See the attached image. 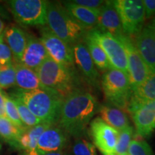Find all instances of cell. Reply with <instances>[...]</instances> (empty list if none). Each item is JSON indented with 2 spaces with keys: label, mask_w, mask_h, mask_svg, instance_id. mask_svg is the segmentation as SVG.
Instances as JSON below:
<instances>
[{
  "label": "cell",
  "mask_w": 155,
  "mask_h": 155,
  "mask_svg": "<svg viewBox=\"0 0 155 155\" xmlns=\"http://www.w3.org/2000/svg\"><path fill=\"white\" fill-rule=\"evenodd\" d=\"M1 150H2V144H0V151H1Z\"/></svg>",
  "instance_id": "42"
},
{
  "label": "cell",
  "mask_w": 155,
  "mask_h": 155,
  "mask_svg": "<svg viewBox=\"0 0 155 155\" xmlns=\"http://www.w3.org/2000/svg\"><path fill=\"white\" fill-rule=\"evenodd\" d=\"M68 134L58 124L50 125L39 138L37 147L38 154L61 152L66 147Z\"/></svg>",
  "instance_id": "13"
},
{
  "label": "cell",
  "mask_w": 155,
  "mask_h": 155,
  "mask_svg": "<svg viewBox=\"0 0 155 155\" xmlns=\"http://www.w3.org/2000/svg\"><path fill=\"white\" fill-rule=\"evenodd\" d=\"M48 57L47 50L40 39L27 33V45L19 63L36 71Z\"/></svg>",
  "instance_id": "16"
},
{
  "label": "cell",
  "mask_w": 155,
  "mask_h": 155,
  "mask_svg": "<svg viewBox=\"0 0 155 155\" xmlns=\"http://www.w3.org/2000/svg\"><path fill=\"white\" fill-rule=\"evenodd\" d=\"M101 85L109 105L127 110L131 95L128 74L111 68L104 73L101 79Z\"/></svg>",
  "instance_id": "5"
},
{
  "label": "cell",
  "mask_w": 155,
  "mask_h": 155,
  "mask_svg": "<svg viewBox=\"0 0 155 155\" xmlns=\"http://www.w3.org/2000/svg\"><path fill=\"white\" fill-rule=\"evenodd\" d=\"M50 125L53 124L40 123L35 127L27 128L19 136L14 147L17 150H25L28 155H39L37 152L39 138Z\"/></svg>",
  "instance_id": "20"
},
{
  "label": "cell",
  "mask_w": 155,
  "mask_h": 155,
  "mask_svg": "<svg viewBox=\"0 0 155 155\" xmlns=\"http://www.w3.org/2000/svg\"><path fill=\"white\" fill-rule=\"evenodd\" d=\"M146 19L155 17V0H142Z\"/></svg>",
  "instance_id": "34"
},
{
  "label": "cell",
  "mask_w": 155,
  "mask_h": 155,
  "mask_svg": "<svg viewBox=\"0 0 155 155\" xmlns=\"http://www.w3.org/2000/svg\"><path fill=\"white\" fill-rule=\"evenodd\" d=\"M39 155H67L66 154L61 152H48V153H42L39 154Z\"/></svg>",
  "instance_id": "37"
},
{
  "label": "cell",
  "mask_w": 155,
  "mask_h": 155,
  "mask_svg": "<svg viewBox=\"0 0 155 155\" xmlns=\"http://www.w3.org/2000/svg\"><path fill=\"white\" fill-rule=\"evenodd\" d=\"M73 154L74 155H98L96 147L90 141L80 138L77 139L73 145Z\"/></svg>",
  "instance_id": "30"
},
{
  "label": "cell",
  "mask_w": 155,
  "mask_h": 155,
  "mask_svg": "<svg viewBox=\"0 0 155 155\" xmlns=\"http://www.w3.org/2000/svg\"><path fill=\"white\" fill-rule=\"evenodd\" d=\"M63 5L68 12L88 31L97 28L98 15L99 10L86 8L75 5L71 1L63 2Z\"/></svg>",
  "instance_id": "22"
},
{
  "label": "cell",
  "mask_w": 155,
  "mask_h": 155,
  "mask_svg": "<svg viewBox=\"0 0 155 155\" xmlns=\"http://www.w3.org/2000/svg\"><path fill=\"white\" fill-rule=\"evenodd\" d=\"M40 39L51 59L63 66L76 70L73 59V45L56 36L47 26L40 29Z\"/></svg>",
  "instance_id": "10"
},
{
  "label": "cell",
  "mask_w": 155,
  "mask_h": 155,
  "mask_svg": "<svg viewBox=\"0 0 155 155\" xmlns=\"http://www.w3.org/2000/svg\"><path fill=\"white\" fill-rule=\"evenodd\" d=\"M5 24H4L3 21L1 19H0V36L3 35V33H4V31H5Z\"/></svg>",
  "instance_id": "38"
},
{
  "label": "cell",
  "mask_w": 155,
  "mask_h": 155,
  "mask_svg": "<svg viewBox=\"0 0 155 155\" xmlns=\"http://www.w3.org/2000/svg\"><path fill=\"white\" fill-rule=\"evenodd\" d=\"M15 20L28 26L44 27L47 22L48 2L45 0H12L7 2Z\"/></svg>",
  "instance_id": "7"
},
{
  "label": "cell",
  "mask_w": 155,
  "mask_h": 155,
  "mask_svg": "<svg viewBox=\"0 0 155 155\" xmlns=\"http://www.w3.org/2000/svg\"><path fill=\"white\" fill-rule=\"evenodd\" d=\"M75 66L79 70L86 82L93 87H98L100 75L84 42L73 45Z\"/></svg>",
  "instance_id": "12"
},
{
  "label": "cell",
  "mask_w": 155,
  "mask_h": 155,
  "mask_svg": "<svg viewBox=\"0 0 155 155\" xmlns=\"http://www.w3.org/2000/svg\"><path fill=\"white\" fill-rule=\"evenodd\" d=\"M13 56L7 43L4 41L3 35L0 36V66L13 63Z\"/></svg>",
  "instance_id": "32"
},
{
  "label": "cell",
  "mask_w": 155,
  "mask_h": 155,
  "mask_svg": "<svg viewBox=\"0 0 155 155\" xmlns=\"http://www.w3.org/2000/svg\"><path fill=\"white\" fill-rule=\"evenodd\" d=\"M10 96V95H9ZM13 98L15 106L17 108L18 114L20 119L25 127L30 128L35 126L42 123L40 119H38L30 111V109L27 107V106L23 103L22 101L15 96H10Z\"/></svg>",
  "instance_id": "26"
},
{
  "label": "cell",
  "mask_w": 155,
  "mask_h": 155,
  "mask_svg": "<svg viewBox=\"0 0 155 155\" xmlns=\"http://www.w3.org/2000/svg\"><path fill=\"white\" fill-rule=\"evenodd\" d=\"M124 33L134 38L142 30L146 20L142 0H114Z\"/></svg>",
  "instance_id": "6"
},
{
  "label": "cell",
  "mask_w": 155,
  "mask_h": 155,
  "mask_svg": "<svg viewBox=\"0 0 155 155\" xmlns=\"http://www.w3.org/2000/svg\"><path fill=\"white\" fill-rule=\"evenodd\" d=\"M124 48L127 58L128 75L131 93L154 73L147 65L136 48L133 38L123 35L117 38Z\"/></svg>",
  "instance_id": "8"
},
{
  "label": "cell",
  "mask_w": 155,
  "mask_h": 155,
  "mask_svg": "<svg viewBox=\"0 0 155 155\" xmlns=\"http://www.w3.org/2000/svg\"><path fill=\"white\" fill-rule=\"evenodd\" d=\"M46 25L53 34L71 45L83 41L88 32L68 12L63 4L55 2H48Z\"/></svg>",
  "instance_id": "3"
},
{
  "label": "cell",
  "mask_w": 155,
  "mask_h": 155,
  "mask_svg": "<svg viewBox=\"0 0 155 155\" xmlns=\"http://www.w3.org/2000/svg\"><path fill=\"white\" fill-rule=\"evenodd\" d=\"M100 118L105 123L117 131H121L129 126V120L124 110L111 105H102L98 108Z\"/></svg>",
  "instance_id": "23"
},
{
  "label": "cell",
  "mask_w": 155,
  "mask_h": 155,
  "mask_svg": "<svg viewBox=\"0 0 155 155\" xmlns=\"http://www.w3.org/2000/svg\"><path fill=\"white\" fill-rule=\"evenodd\" d=\"M87 35L102 48L112 68L119 70L128 74L127 54L123 45L117 38L110 34L101 32L96 28L89 30Z\"/></svg>",
  "instance_id": "9"
},
{
  "label": "cell",
  "mask_w": 155,
  "mask_h": 155,
  "mask_svg": "<svg viewBox=\"0 0 155 155\" xmlns=\"http://www.w3.org/2000/svg\"><path fill=\"white\" fill-rule=\"evenodd\" d=\"M83 42L86 44L87 49L97 69L106 72L108 69L111 68L106 53L96 42L89 38L87 35L83 40Z\"/></svg>",
  "instance_id": "24"
},
{
  "label": "cell",
  "mask_w": 155,
  "mask_h": 155,
  "mask_svg": "<svg viewBox=\"0 0 155 155\" xmlns=\"http://www.w3.org/2000/svg\"><path fill=\"white\" fill-rule=\"evenodd\" d=\"M127 154L129 155H154L148 143L139 139H133L131 141Z\"/></svg>",
  "instance_id": "31"
},
{
  "label": "cell",
  "mask_w": 155,
  "mask_h": 155,
  "mask_svg": "<svg viewBox=\"0 0 155 155\" xmlns=\"http://www.w3.org/2000/svg\"><path fill=\"white\" fill-rule=\"evenodd\" d=\"M99 106L91 93L76 90L64 99L57 124L68 135L82 138Z\"/></svg>",
  "instance_id": "1"
},
{
  "label": "cell",
  "mask_w": 155,
  "mask_h": 155,
  "mask_svg": "<svg viewBox=\"0 0 155 155\" xmlns=\"http://www.w3.org/2000/svg\"><path fill=\"white\" fill-rule=\"evenodd\" d=\"M10 96L19 98L42 123L57 124L64 99L50 89L25 91L16 88Z\"/></svg>",
  "instance_id": "2"
},
{
  "label": "cell",
  "mask_w": 155,
  "mask_h": 155,
  "mask_svg": "<svg viewBox=\"0 0 155 155\" xmlns=\"http://www.w3.org/2000/svg\"><path fill=\"white\" fill-rule=\"evenodd\" d=\"M25 129H19L7 118H0V137L11 147H15L19 136Z\"/></svg>",
  "instance_id": "25"
},
{
  "label": "cell",
  "mask_w": 155,
  "mask_h": 155,
  "mask_svg": "<svg viewBox=\"0 0 155 155\" xmlns=\"http://www.w3.org/2000/svg\"><path fill=\"white\" fill-rule=\"evenodd\" d=\"M119 132V131L105 123L100 117L91 120L90 123V134L94 146L104 155L114 154Z\"/></svg>",
  "instance_id": "11"
},
{
  "label": "cell",
  "mask_w": 155,
  "mask_h": 155,
  "mask_svg": "<svg viewBox=\"0 0 155 155\" xmlns=\"http://www.w3.org/2000/svg\"><path fill=\"white\" fill-rule=\"evenodd\" d=\"M15 86V68L14 63L0 66V88L8 89Z\"/></svg>",
  "instance_id": "29"
},
{
  "label": "cell",
  "mask_w": 155,
  "mask_h": 155,
  "mask_svg": "<svg viewBox=\"0 0 155 155\" xmlns=\"http://www.w3.org/2000/svg\"><path fill=\"white\" fill-rule=\"evenodd\" d=\"M5 111L7 118L13 124L18 127L19 129H25V127L23 123L21 121L19 117L18 111L15 106V104L13 101V98L9 94H5Z\"/></svg>",
  "instance_id": "28"
},
{
  "label": "cell",
  "mask_w": 155,
  "mask_h": 155,
  "mask_svg": "<svg viewBox=\"0 0 155 155\" xmlns=\"http://www.w3.org/2000/svg\"><path fill=\"white\" fill-rule=\"evenodd\" d=\"M147 28H149L151 31H152L155 34V17H154L150 22L148 23L147 25H145Z\"/></svg>",
  "instance_id": "36"
},
{
  "label": "cell",
  "mask_w": 155,
  "mask_h": 155,
  "mask_svg": "<svg viewBox=\"0 0 155 155\" xmlns=\"http://www.w3.org/2000/svg\"><path fill=\"white\" fill-rule=\"evenodd\" d=\"M75 71L63 66L48 57L36 72L45 88L65 98L73 92L81 89Z\"/></svg>",
  "instance_id": "4"
},
{
  "label": "cell",
  "mask_w": 155,
  "mask_h": 155,
  "mask_svg": "<svg viewBox=\"0 0 155 155\" xmlns=\"http://www.w3.org/2000/svg\"><path fill=\"white\" fill-rule=\"evenodd\" d=\"M3 38L10 49L13 56V62L19 63L27 45V33L14 25L5 29Z\"/></svg>",
  "instance_id": "19"
},
{
  "label": "cell",
  "mask_w": 155,
  "mask_h": 155,
  "mask_svg": "<svg viewBox=\"0 0 155 155\" xmlns=\"http://www.w3.org/2000/svg\"><path fill=\"white\" fill-rule=\"evenodd\" d=\"M21 155H28V154H27V153H24V154H21Z\"/></svg>",
  "instance_id": "40"
},
{
  "label": "cell",
  "mask_w": 155,
  "mask_h": 155,
  "mask_svg": "<svg viewBox=\"0 0 155 155\" xmlns=\"http://www.w3.org/2000/svg\"><path fill=\"white\" fill-rule=\"evenodd\" d=\"M155 101V72L131 93L127 111L129 114L147 102Z\"/></svg>",
  "instance_id": "18"
},
{
  "label": "cell",
  "mask_w": 155,
  "mask_h": 155,
  "mask_svg": "<svg viewBox=\"0 0 155 155\" xmlns=\"http://www.w3.org/2000/svg\"><path fill=\"white\" fill-rule=\"evenodd\" d=\"M134 129L133 127L129 126L119 132L117 143H116L114 154H127L129 145L133 140Z\"/></svg>",
  "instance_id": "27"
},
{
  "label": "cell",
  "mask_w": 155,
  "mask_h": 155,
  "mask_svg": "<svg viewBox=\"0 0 155 155\" xmlns=\"http://www.w3.org/2000/svg\"><path fill=\"white\" fill-rule=\"evenodd\" d=\"M96 29L102 32L111 35L116 38L125 35L113 1H106L104 5L99 9Z\"/></svg>",
  "instance_id": "14"
},
{
  "label": "cell",
  "mask_w": 155,
  "mask_h": 155,
  "mask_svg": "<svg viewBox=\"0 0 155 155\" xmlns=\"http://www.w3.org/2000/svg\"><path fill=\"white\" fill-rule=\"evenodd\" d=\"M133 40L141 58L153 72H155V34L144 26Z\"/></svg>",
  "instance_id": "17"
},
{
  "label": "cell",
  "mask_w": 155,
  "mask_h": 155,
  "mask_svg": "<svg viewBox=\"0 0 155 155\" xmlns=\"http://www.w3.org/2000/svg\"><path fill=\"white\" fill-rule=\"evenodd\" d=\"M137 135L150 137L155 129V101L147 102L131 114Z\"/></svg>",
  "instance_id": "15"
},
{
  "label": "cell",
  "mask_w": 155,
  "mask_h": 155,
  "mask_svg": "<svg viewBox=\"0 0 155 155\" xmlns=\"http://www.w3.org/2000/svg\"><path fill=\"white\" fill-rule=\"evenodd\" d=\"M0 15H2L4 17H7V15H5V12L4 10V9L2 8V7L1 5H0Z\"/></svg>",
  "instance_id": "39"
},
{
  "label": "cell",
  "mask_w": 155,
  "mask_h": 155,
  "mask_svg": "<svg viewBox=\"0 0 155 155\" xmlns=\"http://www.w3.org/2000/svg\"><path fill=\"white\" fill-rule=\"evenodd\" d=\"M5 92L0 88V118H7L5 111Z\"/></svg>",
  "instance_id": "35"
},
{
  "label": "cell",
  "mask_w": 155,
  "mask_h": 155,
  "mask_svg": "<svg viewBox=\"0 0 155 155\" xmlns=\"http://www.w3.org/2000/svg\"><path fill=\"white\" fill-rule=\"evenodd\" d=\"M111 155H119V154H111ZM123 155H129V154H123Z\"/></svg>",
  "instance_id": "41"
},
{
  "label": "cell",
  "mask_w": 155,
  "mask_h": 155,
  "mask_svg": "<svg viewBox=\"0 0 155 155\" xmlns=\"http://www.w3.org/2000/svg\"><path fill=\"white\" fill-rule=\"evenodd\" d=\"M13 63L15 68V86L17 89L25 91L48 89L42 86L35 71L25 66L20 63Z\"/></svg>",
  "instance_id": "21"
},
{
  "label": "cell",
  "mask_w": 155,
  "mask_h": 155,
  "mask_svg": "<svg viewBox=\"0 0 155 155\" xmlns=\"http://www.w3.org/2000/svg\"><path fill=\"white\" fill-rule=\"evenodd\" d=\"M71 2L77 5L94 10H99L106 3V1L104 0H73Z\"/></svg>",
  "instance_id": "33"
}]
</instances>
